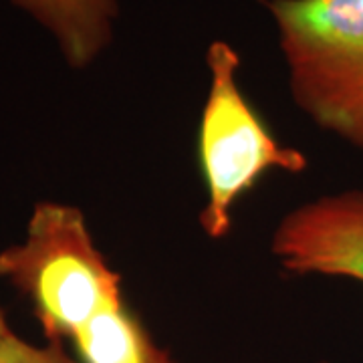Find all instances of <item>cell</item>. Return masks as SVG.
Segmentation results:
<instances>
[{
  "label": "cell",
  "instance_id": "1",
  "mask_svg": "<svg viewBox=\"0 0 363 363\" xmlns=\"http://www.w3.org/2000/svg\"><path fill=\"white\" fill-rule=\"evenodd\" d=\"M297 107L363 152V0H267Z\"/></svg>",
  "mask_w": 363,
  "mask_h": 363
},
{
  "label": "cell",
  "instance_id": "2",
  "mask_svg": "<svg viewBox=\"0 0 363 363\" xmlns=\"http://www.w3.org/2000/svg\"><path fill=\"white\" fill-rule=\"evenodd\" d=\"M0 277L30 303L49 341L73 337L97 313L121 301V277L95 247L85 214L40 202L26 238L0 252Z\"/></svg>",
  "mask_w": 363,
  "mask_h": 363
},
{
  "label": "cell",
  "instance_id": "3",
  "mask_svg": "<svg viewBox=\"0 0 363 363\" xmlns=\"http://www.w3.org/2000/svg\"><path fill=\"white\" fill-rule=\"evenodd\" d=\"M210 73L198 130V157L206 186L200 226L210 238L233 228V208L269 169L297 174L307 157L272 138L259 111L238 85L240 57L230 43L214 40L206 51Z\"/></svg>",
  "mask_w": 363,
  "mask_h": 363
},
{
  "label": "cell",
  "instance_id": "4",
  "mask_svg": "<svg viewBox=\"0 0 363 363\" xmlns=\"http://www.w3.org/2000/svg\"><path fill=\"white\" fill-rule=\"evenodd\" d=\"M272 252L285 271L363 285V188L319 196L277 224Z\"/></svg>",
  "mask_w": 363,
  "mask_h": 363
},
{
  "label": "cell",
  "instance_id": "5",
  "mask_svg": "<svg viewBox=\"0 0 363 363\" xmlns=\"http://www.w3.org/2000/svg\"><path fill=\"white\" fill-rule=\"evenodd\" d=\"M51 35L73 69L89 67L111 45L119 0H11Z\"/></svg>",
  "mask_w": 363,
  "mask_h": 363
},
{
  "label": "cell",
  "instance_id": "6",
  "mask_svg": "<svg viewBox=\"0 0 363 363\" xmlns=\"http://www.w3.org/2000/svg\"><path fill=\"white\" fill-rule=\"evenodd\" d=\"M71 341L81 363H174L123 298L97 313Z\"/></svg>",
  "mask_w": 363,
  "mask_h": 363
},
{
  "label": "cell",
  "instance_id": "7",
  "mask_svg": "<svg viewBox=\"0 0 363 363\" xmlns=\"http://www.w3.org/2000/svg\"><path fill=\"white\" fill-rule=\"evenodd\" d=\"M0 363H73L61 350L59 341H51L45 347L26 343L13 331L0 343Z\"/></svg>",
  "mask_w": 363,
  "mask_h": 363
},
{
  "label": "cell",
  "instance_id": "8",
  "mask_svg": "<svg viewBox=\"0 0 363 363\" xmlns=\"http://www.w3.org/2000/svg\"><path fill=\"white\" fill-rule=\"evenodd\" d=\"M11 333V329H9V325H6V321H4V315H2V311H0V343H2V339L6 337Z\"/></svg>",
  "mask_w": 363,
  "mask_h": 363
},
{
  "label": "cell",
  "instance_id": "9",
  "mask_svg": "<svg viewBox=\"0 0 363 363\" xmlns=\"http://www.w3.org/2000/svg\"><path fill=\"white\" fill-rule=\"evenodd\" d=\"M321 363H325V362H321Z\"/></svg>",
  "mask_w": 363,
  "mask_h": 363
}]
</instances>
